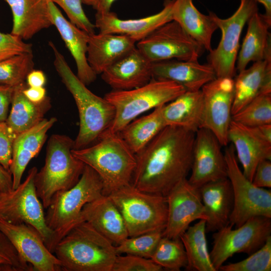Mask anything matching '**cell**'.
Here are the masks:
<instances>
[{
    "instance_id": "1",
    "label": "cell",
    "mask_w": 271,
    "mask_h": 271,
    "mask_svg": "<svg viewBox=\"0 0 271 271\" xmlns=\"http://www.w3.org/2000/svg\"><path fill=\"white\" fill-rule=\"evenodd\" d=\"M195 133L180 127L165 126L136 154L131 184L142 191L166 197L190 173Z\"/></svg>"
},
{
    "instance_id": "2",
    "label": "cell",
    "mask_w": 271,
    "mask_h": 271,
    "mask_svg": "<svg viewBox=\"0 0 271 271\" xmlns=\"http://www.w3.org/2000/svg\"><path fill=\"white\" fill-rule=\"evenodd\" d=\"M49 45L54 55L55 68L72 94L78 110L79 129L74 149L86 147L109 129L114 118V108L104 97L94 94L79 80L52 42H49Z\"/></svg>"
},
{
    "instance_id": "3",
    "label": "cell",
    "mask_w": 271,
    "mask_h": 271,
    "mask_svg": "<svg viewBox=\"0 0 271 271\" xmlns=\"http://www.w3.org/2000/svg\"><path fill=\"white\" fill-rule=\"evenodd\" d=\"M73 155L93 169L103 183V195L131 183L137 159L119 133L107 130L92 144L73 149Z\"/></svg>"
},
{
    "instance_id": "4",
    "label": "cell",
    "mask_w": 271,
    "mask_h": 271,
    "mask_svg": "<svg viewBox=\"0 0 271 271\" xmlns=\"http://www.w3.org/2000/svg\"><path fill=\"white\" fill-rule=\"evenodd\" d=\"M53 253L65 271H111L117 255L115 245L85 221L64 236Z\"/></svg>"
},
{
    "instance_id": "5",
    "label": "cell",
    "mask_w": 271,
    "mask_h": 271,
    "mask_svg": "<svg viewBox=\"0 0 271 271\" xmlns=\"http://www.w3.org/2000/svg\"><path fill=\"white\" fill-rule=\"evenodd\" d=\"M74 148V140L66 135L52 134L48 141L44 165L35 177L37 193L45 209L56 193L73 187L83 172L85 165L73 155Z\"/></svg>"
},
{
    "instance_id": "6",
    "label": "cell",
    "mask_w": 271,
    "mask_h": 271,
    "mask_svg": "<svg viewBox=\"0 0 271 271\" xmlns=\"http://www.w3.org/2000/svg\"><path fill=\"white\" fill-rule=\"evenodd\" d=\"M103 188L98 174L85 165L73 187L53 196L45 215L46 224L54 233L51 252L53 253L57 243L78 223L83 207L103 195Z\"/></svg>"
},
{
    "instance_id": "7",
    "label": "cell",
    "mask_w": 271,
    "mask_h": 271,
    "mask_svg": "<svg viewBox=\"0 0 271 271\" xmlns=\"http://www.w3.org/2000/svg\"><path fill=\"white\" fill-rule=\"evenodd\" d=\"M186 91L174 82L154 78L138 88L112 90L104 97L115 110L114 118L108 130L119 133L139 115L166 104Z\"/></svg>"
},
{
    "instance_id": "8",
    "label": "cell",
    "mask_w": 271,
    "mask_h": 271,
    "mask_svg": "<svg viewBox=\"0 0 271 271\" xmlns=\"http://www.w3.org/2000/svg\"><path fill=\"white\" fill-rule=\"evenodd\" d=\"M108 196L121 214L128 236L164 230L168 216L165 196L142 191L131 183Z\"/></svg>"
},
{
    "instance_id": "9",
    "label": "cell",
    "mask_w": 271,
    "mask_h": 271,
    "mask_svg": "<svg viewBox=\"0 0 271 271\" xmlns=\"http://www.w3.org/2000/svg\"><path fill=\"white\" fill-rule=\"evenodd\" d=\"M37 171L36 167H32L17 188L8 192H0V218L13 224L31 226L49 249L54 233L46 224L44 207L37 193L35 177Z\"/></svg>"
},
{
    "instance_id": "10",
    "label": "cell",
    "mask_w": 271,
    "mask_h": 271,
    "mask_svg": "<svg viewBox=\"0 0 271 271\" xmlns=\"http://www.w3.org/2000/svg\"><path fill=\"white\" fill-rule=\"evenodd\" d=\"M224 154L233 198L229 223L236 228L252 217L271 218L270 189L257 187L245 177L239 167L232 144L226 147Z\"/></svg>"
},
{
    "instance_id": "11",
    "label": "cell",
    "mask_w": 271,
    "mask_h": 271,
    "mask_svg": "<svg viewBox=\"0 0 271 271\" xmlns=\"http://www.w3.org/2000/svg\"><path fill=\"white\" fill-rule=\"evenodd\" d=\"M233 226L229 223L212 235L213 246L210 255L216 271L234 254H250L271 236V218L254 216L235 229Z\"/></svg>"
},
{
    "instance_id": "12",
    "label": "cell",
    "mask_w": 271,
    "mask_h": 271,
    "mask_svg": "<svg viewBox=\"0 0 271 271\" xmlns=\"http://www.w3.org/2000/svg\"><path fill=\"white\" fill-rule=\"evenodd\" d=\"M258 12L257 3L253 0H240L234 13L226 19H221L215 13L209 15L221 32L217 47L209 52L208 64L213 69L216 77L233 78L239 40L242 30L250 17Z\"/></svg>"
},
{
    "instance_id": "13",
    "label": "cell",
    "mask_w": 271,
    "mask_h": 271,
    "mask_svg": "<svg viewBox=\"0 0 271 271\" xmlns=\"http://www.w3.org/2000/svg\"><path fill=\"white\" fill-rule=\"evenodd\" d=\"M136 48L151 63L172 59L198 61L205 50L173 20L137 42Z\"/></svg>"
},
{
    "instance_id": "14",
    "label": "cell",
    "mask_w": 271,
    "mask_h": 271,
    "mask_svg": "<svg viewBox=\"0 0 271 271\" xmlns=\"http://www.w3.org/2000/svg\"><path fill=\"white\" fill-rule=\"evenodd\" d=\"M204 100L202 127L212 131L222 146L229 144L228 132L232 117L234 83L232 78L216 77L201 89Z\"/></svg>"
},
{
    "instance_id": "15",
    "label": "cell",
    "mask_w": 271,
    "mask_h": 271,
    "mask_svg": "<svg viewBox=\"0 0 271 271\" xmlns=\"http://www.w3.org/2000/svg\"><path fill=\"white\" fill-rule=\"evenodd\" d=\"M166 197L168 216L164 236L180 238L192 222L200 219L206 220L198 188L193 186L188 178L177 183Z\"/></svg>"
},
{
    "instance_id": "16",
    "label": "cell",
    "mask_w": 271,
    "mask_h": 271,
    "mask_svg": "<svg viewBox=\"0 0 271 271\" xmlns=\"http://www.w3.org/2000/svg\"><path fill=\"white\" fill-rule=\"evenodd\" d=\"M222 145L210 130L202 127L195 133L189 182L197 188L212 181L227 178Z\"/></svg>"
},
{
    "instance_id": "17",
    "label": "cell",
    "mask_w": 271,
    "mask_h": 271,
    "mask_svg": "<svg viewBox=\"0 0 271 271\" xmlns=\"http://www.w3.org/2000/svg\"><path fill=\"white\" fill-rule=\"evenodd\" d=\"M0 231L33 270H62L61 262L46 246L39 232L25 223L13 224L0 218Z\"/></svg>"
},
{
    "instance_id": "18",
    "label": "cell",
    "mask_w": 271,
    "mask_h": 271,
    "mask_svg": "<svg viewBox=\"0 0 271 271\" xmlns=\"http://www.w3.org/2000/svg\"><path fill=\"white\" fill-rule=\"evenodd\" d=\"M228 139L234 148L243 173L251 181L258 164L263 160H271V140L263 136L259 126H247L232 119Z\"/></svg>"
},
{
    "instance_id": "19",
    "label": "cell",
    "mask_w": 271,
    "mask_h": 271,
    "mask_svg": "<svg viewBox=\"0 0 271 271\" xmlns=\"http://www.w3.org/2000/svg\"><path fill=\"white\" fill-rule=\"evenodd\" d=\"M173 1L166 0L160 12L138 19L122 20L111 11L96 13L94 25L100 33L124 35L137 42L160 26L173 20L171 10Z\"/></svg>"
},
{
    "instance_id": "20",
    "label": "cell",
    "mask_w": 271,
    "mask_h": 271,
    "mask_svg": "<svg viewBox=\"0 0 271 271\" xmlns=\"http://www.w3.org/2000/svg\"><path fill=\"white\" fill-rule=\"evenodd\" d=\"M101 74L102 80L113 90H130L153 78L152 63L136 47Z\"/></svg>"
},
{
    "instance_id": "21",
    "label": "cell",
    "mask_w": 271,
    "mask_h": 271,
    "mask_svg": "<svg viewBox=\"0 0 271 271\" xmlns=\"http://www.w3.org/2000/svg\"><path fill=\"white\" fill-rule=\"evenodd\" d=\"M53 25L59 32L77 67V76L86 85L93 82L97 75L87 60L89 34L68 21L56 5L48 0Z\"/></svg>"
},
{
    "instance_id": "22",
    "label": "cell",
    "mask_w": 271,
    "mask_h": 271,
    "mask_svg": "<svg viewBox=\"0 0 271 271\" xmlns=\"http://www.w3.org/2000/svg\"><path fill=\"white\" fill-rule=\"evenodd\" d=\"M152 74L153 78L174 82L189 91L200 90L216 78L208 63L176 59L152 63Z\"/></svg>"
},
{
    "instance_id": "23",
    "label": "cell",
    "mask_w": 271,
    "mask_h": 271,
    "mask_svg": "<svg viewBox=\"0 0 271 271\" xmlns=\"http://www.w3.org/2000/svg\"><path fill=\"white\" fill-rule=\"evenodd\" d=\"M83 221L115 245L128 237L122 216L108 195H102L83 207L78 223Z\"/></svg>"
},
{
    "instance_id": "24",
    "label": "cell",
    "mask_w": 271,
    "mask_h": 271,
    "mask_svg": "<svg viewBox=\"0 0 271 271\" xmlns=\"http://www.w3.org/2000/svg\"><path fill=\"white\" fill-rule=\"evenodd\" d=\"M55 117L44 118L31 128L18 134L14 140L10 172L13 189L21 183L22 176L30 161L40 152L47 138V132L56 122Z\"/></svg>"
},
{
    "instance_id": "25",
    "label": "cell",
    "mask_w": 271,
    "mask_h": 271,
    "mask_svg": "<svg viewBox=\"0 0 271 271\" xmlns=\"http://www.w3.org/2000/svg\"><path fill=\"white\" fill-rule=\"evenodd\" d=\"M198 190L207 217L206 232H215L229 224L233 206L229 179L226 178L207 183Z\"/></svg>"
},
{
    "instance_id": "26",
    "label": "cell",
    "mask_w": 271,
    "mask_h": 271,
    "mask_svg": "<svg viewBox=\"0 0 271 271\" xmlns=\"http://www.w3.org/2000/svg\"><path fill=\"white\" fill-rule=\"evenodd\" d=\"M136 41L122 35L95 33L89 35L87 50V62L96 75L136 47Z\"/></svg>"
},
{
    "instance_id": "27",
    "label": "cell",
    "mask_w": 271,
    "mask_h": 271,
    "mask_svg": "<svg viewBox=\"0 0 271 271\" xmlns=\"http://www.w3.org/2000/svg\"><path fill=\"white\" fill-rule=\"evenodd\" d=\"M13 15L11 33L23 40L31 39L53 25L48 0H4Z\"/></svg>"
},
{
    "instance_id": "28",
    "label": "cell",
    "mask_w": 271,
    "mask_h": 271,
    "mask_svg": "<svg viewBox=\"0 0 271 271\" xmlns=\"http://www.w3.org/2000/svg\"><path fill=\"white\" fill-rule=\"evenodd\" d=\"M247 29L238 54L236 71L245 69L250 62L271 59V20L258 12L247 21Z\"/></svg>"
},
{
    "instance_id": "29",
    "label": "cell",
    "mask_w": 271,
    "mask_h": 271,
    "mask_svg": "<svg viewBox=\"0 0 271 271\" xmlns=\"http://www.w3.org/2000/svg\"><path fill=\"white\" fill-rule=\"evenodd\" d=\"M234 79L232 115L261 93H271V59L254 62L238 72Z\"/></svg>"
},
{
    "instance_id": "30",
    "label": "cell",
    "mask_w": 271,
    "mask_h": 271,
    "mask_svg": "<svg viewBox=\"0 0 271 271\" xmlns=\"http://www.w3.org/2000/svg\"><path fill=\"white\" fill-rule=\"evenodd\" d=\"M162 113L166 126L180 127L196 132L202 128L203 121L201 90L186 91L164 105Z\"/></svg>"
},
{
    "instance_id": "31",
    "label": "cell",
    "mask_w": 271,
    "mask_h": 271,
    "mask_svg": "<svg viewBox=\"0 0 271 271\" xmlns=\"http://www.w3.org/2000/svg\"><path fill=\"white\" fill-rule=\"evenodd\" d=\"M171 14L172 20L205 50L210 52L212 50V37L218 27L209 14L200 13L193 0H174Z\"/></svg>"
},
{
    "instance_id": "32",
    "label": "cell",
    "mask_w": 271,
    "mask_h": 271,
    "mask_svg": "<svg viewBox=\"0 0 271 271\" xmlns=\"http://www.w3.org/2000/svg\"><path fill=\"white\" fill-rule=\"evenodd\" d=\"M27 86L25 82L14 87L12 107L6 121L16 135L41 122L51 108V99L48 96L38 103L29 100L23 93Z\"/></svg>"
},
{
    "instance_id": "33",
    "label": "cell",
    "mask_w": 271,
    "mask_h": 271,
    "mask_svg": "<svg viewBox=\"0 0 271 271\" xmlns=\"http://www.w3.org/2000/svg\"><path fill=\"white\" fill-rule=\"evenodd\" d=\"M206 233V221L200 219L181 235L187 257L186 270L216 271L208 251Z\"/></svg>"
},
{
    "instance_id": "34",
    "label": "cell",
    "mask_w": 271,
    "mask_h": 271,
    "mask_svg": "<svg viewBox=\"0 0 271 271\" xmlns=\"http://www.w3.org/2000/svg\"><path fill=\"white\" fill-rule=\"evenodd\" d=\"M164 105L155 108L146 116L134 119L119 132L135 154L141 151L166 126L162 113Z\"/></svg>"
},
{
    "instance_id": "35",
    "label": "cell",
    "mask_w": 271,
    "mask_h": 271,
    "mask_svg": "<svg viewBox=\"0 0 271 271\" xmlns=\"http://www.w3.org/2000/svg\"><path fill=\"white\" fill-rule=\"evenodd\" d=\"M150 259L168 270L179 271L187 265L186 253L180 238L163 236Z\"/></svg>"
},
{
    "instance_id": "36",
    "label": "cell",
    "mask_w": 271,
    "mask_h": 271,
    "mask_svg": "<svg viewBox=\"0 0 271 271\" xmlns=\"http://www.w3.org/2000/svg\"><path fill=\"white\" fill-rule=\"evenodd\" d=\"M231 119L250 127L271 124V93L259 94L233 114Z\"/></svg>"
},
{
    "instance_id": "37",
    "label": "cell",
    "mask_w": 271,
    "mask_h": 271,
    "mask_svg": "<svg viewBox=\"0 0 271 271\" xmlns=\"http://www.w3.org/2000/svg\"><path fill=\"white\" fill-rule=\"evenodd\" d=\"M34 65L32 53L16 55L0 61V84L15 87L25 83Z\"/></svg>"
},
{
    "instance_id": "38",
    "label": "cell",
    "mask_w": 271,
    "mask_h": 271,
    "mask_svg": "<svg viewBox=\"0 0 271 271\" xmlns=\"http://www.w3.org/2000/svg\"><path fill=\"white\" fill-rule=\"evenodd\" d=\"M163 230H158L136 236H128L115 245L116 253L117 255L130 254L151 258L163 236Z\"/></svg>"
},
{
    "instance_id": "39",
    "label": "cell",
    "mask_w": 271,
    "mask_h": 271,
    "mask_svg": "<svg viewBox=\"0 0 271 271\" xmlns=\"http://www.w3.org/2000/svg\"><path fill=\"white\" fill-rule=\"evenodd\" d=\"M221 271H270L271 236L257 250L246 258L236 262L223 264Z\"/></svg>"
},
{
    "instance_id": "40",
    "label": "cell",
    "mask_w": 271,
    "mask_h": 271,
    "mask_svg": "<svg viewBox=\"0 0 271 271\" xmlns=\"http://www.w3.org/2000/svg\"><path fill=\"white\" fill-rule=\"evenodd\" d=\"M0 269L5 270H33L32 266L23 260L6 235L0 231Z\"/></svg>"
},
{
    "instance_id": "41",
    "label": "cell",
    "mask_w": 271,
    "mask_h": 271,
    "mask_svg": "<svg viewBox=\"0 0 271 271\" xmlns=\"http://www.w3.org/2000/svg\"><path fill=\"white\" fill-rule=\"evenodd\" d=\"M60 7L67 15L70 22L88 34L95 33V25L86 16L82 0H51Z\"/></svg>"
},
{
    "instance_id": "42",
    "label": "cell",
    "mask_w": 271,
    "mask_h": 271,
    "mask_svg": "<svg viewBox=\"0 0 271 271\" xmlns=\"http://www.w3.org/2000/svg\"><path fill=\"white\" fill-rule=\"evenodd\" d=\"M163 268L151 259L125 254L117 255L111 271H161Z\"/></svg>"
},
{
    "instance_id": "43",
    "label": "cell",
    "mask_w": 271,
    "mask_h": 271,
    "mask_svg": "<svg viewBox=\"0 0 271 271\" xmlns=\"http://www.w3.org/2000/svg\"><path fill=\"white\" fill-rule=\"evenodd\" d=\"M32 53V45L18 36L0 32V61L13 56Z\"/></svg>"
},
{
    "instance_id": "44",
    "label": "cell",
    "mask_w": 271,
    "mask_h": 271,
    "mask_svg": "<svg viewBox=\"0 0 271 271\" xmlns=\"http://www.w3.org/2000/svg\"><path fill=\"white\" fill-rule=\"evenodd\" d=\"M16 136L6 121H0V164L9 171Z\"/></svg>"
},
{
    "instance_id": "45",
    "label": "cell",
    "mask_w": 271,
    "mask_h": 271,
    "mask_svg": "<svg viewBox=\"0 0 271 271\" xmlns=\"http://www.w3.org/2000/svg\"><path fill=\"white\" fill-rule=\"evenodd\" d=\"M251 182L257 187L270 189V160H263L258 164L256 167Z\"/></svg>"
},
{
    "instance_id": "46",
    "label": "cell",
    "mask_w": 271,
    "mask_h": 271,
    "mask_svg": "<svg viewBox=\"0 0 271 271\" xmlns=\"http://www.w3.org/2000/svg\"><path fill=\"white\" fill-rule=\"evenodd\" d=\"M14 87L0 84V121H6L9 115Z\"/></svg>"
},
{
    "instance_id": "47",
    "label": "cell",
    "mask_w": 271,
    "mask_h": 271,
    "mask_svg": "<svg viewBox=\"0 0 271 271\" xmlns=\"http://www.w3.org/2000/svg\"><path fill=\"white\" fill-rule=\"evenodd\" d=\"M23 93L29 100L37 103L42 102L47 96L46 90L44 87L27 86L24 89Z\"/></svg>"
},
{
    "instance_id": "48",
    "label": "cell",
    "mask_w": 271,
    "mask_h": 271,
    "mask_svg": "<svg viewBox=\"0 0 271 271\" xmlns=\"http://www.w3.org/2000/svg\"><path fill=\"white\" fill-rule=\"evenodd\" d=\"M26 80L28 87H44L46 77L43 71L34 69L28 74Z\"/></svg>"
},
{
    "instance_id": "49",
    "label": "cell",
    "mask_w": 271,
    "mask_h": 271,
    "mask_svg": "<svg viewBox=\"0 0 271 271\" xmlns=\"http://www.w3.org/2000/svg\"><path fill=\"white\" fill-rule=\"evenodd\" d=\"M116 0H82V4L91 7L97 13L110 11L113 3Z\"/></svg>"
},
{
    "instance_id": "50",
    "label": "cell",
    "mask_w": 271,
    "mask_h": 271,
    "mask_svg": "<svg viewBox=\"0 0 271 271\" xmlns=\"http://www.w3.org/2000/svg\"><path fill=\"white\" fill-rule=\"evenodd\" d=\"M13 190V180L10 171L0 164V192H8Z\"/></svg>"
},
{
    "instance_id": "51",
    "label": "cell",
    "mask_w": 271,
    "mask_h": 271,
    "mask_svg": "<svg viewBox=\"0 0 271 271\" xmlns=\"http://www.w3.org/2000/svg\"><path fill=\"white\" fill-rule=\"evenodd\" d=\"M257 3H259L263 5L265 9L264 15L271 20V0H253Z\"/></svg>"
}]
</instances>
